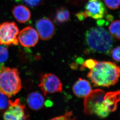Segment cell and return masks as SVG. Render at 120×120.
<instances>
[{
    "label": "cell",
    "instance_id": "obj_12",
    "mask_svg": "<svg viewBox=\"0 0 120 120\" xmlns=\"http://www.w3.org/2000/svg\"><path fill=\"white\" fill-rule=\"evenodd\" d=\"M45 101L43 96L38 92H31L27 97V103L28 106L35 111L42 109L44 106Z\"/></svg>",
    "mask_w": 120,
    "mask_h": 120
},
{
    "label": "cell",
    "instance_id": "obj_23",
    "mask_svg": "<svg viewBox=\"0 0 120 120\" xmlns=\"http://www.w3.org/2000/svg\"><path fill=\"white\" fill-rule=\"evenodd\" d=\"M76 16L78 19L80 21H82L86 19L84 14L83 13V11L80 12L79 13H78L76 14Z\"/></svg>",
    "mask_w": 120,
    "mask_h": 120
},
{
    "label": "cell",
    "instance_id": "obj_15",
    "mask_svg": "<svg viewBox=\"0 0 120 120\" xmlns=\"http://www.w3.org/2000/svg\"><path fill=\"white\" fill-rule=\"evenodd\" d=\"M109 31L114 38L120 40V20L112 22L109 27Z\"/></svg>",
    "mask_w": 120,
    "mask_h": 120
},
{
    "label": "cell",
    "instance_id": "obj_4",
    "mask_svg": "<svg viewBox=\"0 0 120 120\" xmlns=\"http://www.w3.org/2000/svg\"><path fill=\"white\" fill-rule=\"evenodd\" d=\"M21 89L22 82L18 69L2 66L0 71V92L11 98Z\"/></svg>",
    "mask_w": 120,
    "mask_h": 120
},
{
    "label": "cell",
    "instance_id": "obj_2",
    "mask_svg": "<svg viewBox=\"0 0 120 120\" xmlns=\"http://www.w3.org/2000/svg\"><path fill=\"white\" fill-rule=\"evenodd\" d=\"M95 87H109L118 82L120 77V67L110 61L98 62L87 74Z\"/></svg>",
    "mask_w": 120,
    "mask_h": 120
},
{
    "label": "cell",
    "instance_id": "obj_9",
    "mask_svg": "<svg viewBox=\"0 0 120 120\" xmlns=\"http://www.w3.org/2000/svg\"><path fill=\"white\" fill-rule=\"evenodd\" d=\"M18 40L21 45L25 47H32L37 44L39 35L37 31L31 27H26L20 31Z\"/></svg>",
    "mask_w": 120,
    "mask_h": 120
},
{
    "label": "cell",
    "instance_id": "obj_14",
    "mask_svg": "<svg viewBox=\"0 0 120 120\" xmlns=\"http://www.w3.org/2000/svg\"><path fill=\"white\" fill-rule=\"evenodd\" d=\"M70 18V13L66 8L61 7L57 9L55 16V20L57 23L62 24L68 22Z\"/></svg>",
    "mask_w": 120,
    "mask_h": 120
},
{
    "label": "cell",
    "instance_id": "obj_18",
    "mask_svg": "<svg viewBox=\"0 0 120 120\" xmlns=\"http://www.w3.org/2000/svg\"><path fill=\"white\" fill-rule=\"evenodd\" d=\"M98 63V61L93 59H89L83 61L82 63V66H81L80 69H85V68H87L88 69H92L96 66Z\"/></svg>",
    "mask_w": 120,
    "mask_h": 120
},
{
    "label": "cell",
    "instance_id": "obj_19",
    "mask_svg": "<svg viewBox=\"0 0 120 120\" xmlns=\"http://www.w3.org/2000/svg\"><path fill=\"white\" fill-rule=\"evenodd\" d=\"M9 101L7 96L0 92V112H2L8 107Z\"/></svg>",
    "mask_w": 120,
    "mask_h": 120
},
{
    "label": "cell",
    "instance_id": "obj_13",
    "mask_svg": "<svg viewBox=\"0 0 120 120\" xmlns=\"http://www.w3.org/2000/svg\"><path fill=\"white\" fill-rule=\"evenodd\" d=\"M12 13L16 20L21 23H26L31 18L30 10L23 5L15 6L12 10Z\"/></svg>",
    "mask_w": 120,
    "mask_h": 120
},
{
    "label": "cell",
    "instance_id": "obj_5",
    "mask_svg": "<svg viewBox=\"0 0 120 120\" xmlns=\"http://www.w3.org/2000/svg\"><path fill=\"white\" fill-rule=\"evenodd\" d=\"M19 33V28L14 22H6L0 24V44L18 45Z\"/></svg>",
    "mask_w": 120,
    "mask_h": 120
},
{
    "label": "cell",
    "instance_id": "obj_11",
    "mask_svg": "<svg viewBox=\"0 0 120 120\" xmlns=\"http://www.w3.org/2000/svg\"><path fill=\"white\" fill-rule=\"evenodd\" d=\"M74 94L79 98H85L92 90L91 85L89 81L80 78L75 82L72 88Z\"/></svg>",
    "mask_w": 120,
    "mask_h": 120
},
{
    "label": "cell",
    "instance_id": "obj_3",
    "mask_svg": "<svg viewBox=\"0 0 120 120\" xmlns=\"http://www.w3.org/2000/svg\"><path fill=\"white\" fill-rule=\"evenodd\" d=\"M85 41L89 50L94 53L110 54L113 46L112 36L101 27H93L87 30Z\"/></svg>",
    "mask_w": 120,
    "mask_h": 120
},
{
    "label": "cell",
    "instance_id": "obj_24",
    "mask_svg": "<svg viewBox=\"0 0 120 120\" xmlns=\"http://www.w3.org/2000/svg\"><path fill=\"white\" fill-rule=\"evenodd\" d=\"M2 66H0V71L1 70V68L2 67Z\"/></svg>",
    "mask_w": 120,
    "mask_h": 120
},
{
    "label": "cell",
    "instance_id": "obj_6",
    "mask_svg": "<svg viewBox=\"0 0 120 120\" xmlns=\"http://www.w3.org/2000/svg\"><path fill=\"white\" fill-rule=\"evenodd\" d=\"M4 120H29L27 109L20 99L9 100V105L3 114Z\"/></svg>",
    "mask_w": 120,
    "mask_h": 120
},
{
    "label": "cell",
    "instance_id": "obj_16",
    "mask_svg": "<svg viewBox=\"0 0 120 120\" xmlns=\"http://www.w3.org/2000/svg\"><path fill=\"white\" fill-rule=\"evenodd\" d=\"M9 56L8 50L7 48L0 45V66H2L8 59Z\"/></svg>",
    "mask_w": 120,
    "mask_h": 120
},
{
    "label": "cell",
    "instance_id": "obj_22",
    "mask_svg": "<svg viewBox=\"0 0 120 120\" xmlns=\"http://www.w3.org/2000/svg\"><path fill=\"white\" fill-rule=\"evenodd\" d=\"M110 54L113 60L120 62V46L115 48L112 50Z\"/></svg>",
    "mask_w": 120,
    "mask_h": 120
},
{
    "label": "cell",
    "instance_id": "obj_10",
    "mask_svg": "<svg viewBox=\"0 0 120 120\" xmlns=\"http://www.w3.org/2000/svg\"><path fill=\"white\" fill-rule=\"evenodd\" d=\"M36 28L39 36L43 40L50 39L55 32V27L53 23L46 18L38 20L36 23Z\"/></svg>",
    "mask_w": 120,
    "mask_h": 120
},
{
    "label": "cell",
    "instance_id": "obj_17",
    "mask_svg": "<svg viewBox=\"0 0 120 120\" xmlns=\"http://www.w3.org/2000/svg\"><path fill=\"white\" fill-rule=\"evenodd\" d=\"M105 5L110 9H117L120 6V0H103Z\"/></svg>",
    "mask_w": 120,
    "mask_h": 120
},
{
    "label": "cell",
    "instance_id": "obj_8",
    "mask_svg": "<svg viewBox=\"0 0 120 120\" xmlns=\"http://www.w3.org/2000/svg\"><path fill=\"white\" fill-rule=\"evenodd\" d=\"M83 11L86 18L95 20L103 19L107 14V11L103 2L101 0H89L85 6Z\"/></svg>",
    "mask_w": 120,
    "mask_h": 120
},
{
    "label": "cell",
    "instance_id": "obj_1",
    "mask_svg": "<svg viewBox=\"0 0 120 120\" xmlns=\"http://www.w3.org/2000/svg\"><path fill=\"white\" fill-rule=\"evenodd\" d=\"M120 101V91L106 92L101 89L92 90L85 98L84 111L89 116L104 118L115 111Z\"/></svg>",
    "mask_w": 120,
    "mask_h": 120
},
{
    "label": "cell",
    "instance_id": "obj_7",
    "mask_svg": "<svg viewBox=\"0 0 120 120\" xmlns=\"http://www.w3.org/2000/svg\"><path fill=\"white\" fill-rule=\"evenodd\" d=\"M39 87L45 95L49 94L61 92L62 84L59 78L52 73L42 75Z\"/></svg>",
    "mask_w": 120,
    "mask_h": 120
},
{
    "label": "cell",
    "instance_id": "obj_20",
    "mask_svg": "<svg viewBox=\"0 0 120 120\" xmlns=\"http://www.w3.org/2000/svg\"><path fill=\"white\" fill-rule=\"evenodd\" d=\"M75 117L72 111H68L62 116L55 117L50 120H75Z\"/></svg>",
    "mask_w": 120,
    "mask_h": 120
},
{
    "label": "cell",
    "instance_id": "obj_21",
    "mask_svg": "<svg viewBox=\"0 0 120 120\" xmlns=\"http://www.w3.org/2000/svg\"><path fill=\"white\" fill-rule=\"evenodd\" d=\"M44 0H16V2H22L32 8L37 7L41 4Z\"/></svg>",
    "mask_w": 120,
    "mask_h": 120
}]
</instances>
